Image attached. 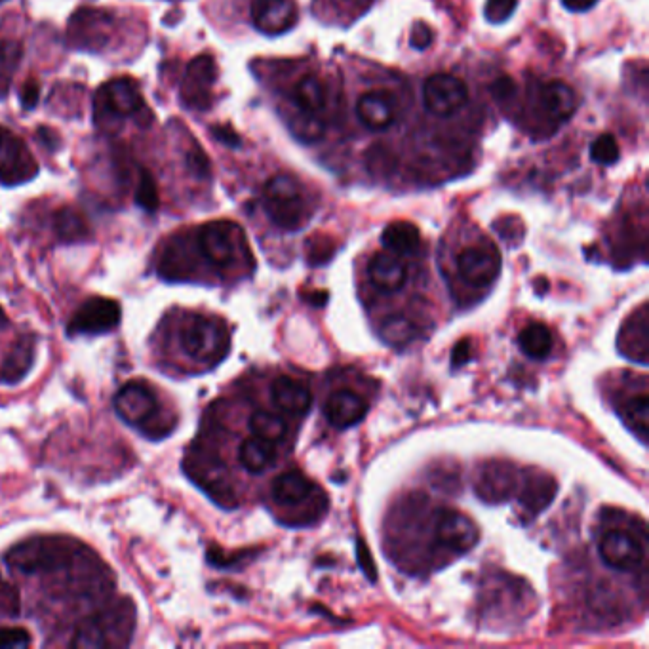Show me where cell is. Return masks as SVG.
<instances>
[{
    "label": "cell",
    "instance_id": "1",
    "mask_svg": "<svg viewBox=\"0 0 649 649\" xmlns=\"http://www.w3.org/2000/svg\"><path fill=\"white\" fill-rule=\"evenodd\" d=\"M263 206L276 227L295 231L307 221V206L294 177L278 174L265 183Z\"/></svg>",
    "mask_w": 649,
    "mask_h": 649
},
{
    "label": "cell",
    "instance_id": "2",
    "mask_svg": "<svg viewBox=\"0 0 649 649\" xmlns=\"http://www.w3.org/2000/svg\"><path fill=\"white\" fill-rule=\"evenodd\" d=\"M185 354L202 364H216L229 353V332L217 318L193 316L181 330Z\"/></svg>",
    "mask_w": 649,
    "mask_h": 649
},
{
    "label": "cell",
    "instance_id": "3",
    "mask_svg": "<svg viewBox=\"0 0 649 649\" xmlns=\"http://www.w3.org/2000/svg\"><path fill=\"white\" fill-rule=\"evenodd\" d=\"M6 562L14 570L37 573V571L63 570L71 562V556L61 541L35 539L12 549L6 556Z\"/></svg>",
    "mask_w": 649,
    "mask_h": 649
},
{
    "label": "cell",
    "instance_id": "4",
    "mask_svg": "<svg viewBox=\"0 0 649 649\" xmlns=\"http://www.w3.org/2000/svg\"><path fill=\"white\" fill-rule=\"evenodd\" d=\"M39 172V164L27 149L25 141L8 128L0 126V183L14 187L31 181Z\"/></svg>",
    "mask_w": 649,
    "mask_h": 649
},
{
    "label": "cell",
    "instance_id": "5",
    "mask_svg": "<svg viewBox=\"0 0 649 649\" xmlns=\"http://www.w3.org/2000/svg\"><path fill=\"white\" fill-rule=\"evenodd\" d=\"M113 27L115 21L109 12L98 8H82L69 21V44L79 50L99 52L109 44Z\"/></svg>",
    "mask_w": 649,
    "mask_h": 649
},
{
    "label": "cell",
    "instance_id": "6",
    "mask_svg": "<svg viewBox=\"0 0 649 649\" xmlns=\"http://www.w3.org/2000/svg\"><path fill=\"white\" fill-rule=\"evenodd\" d=\"M242 244V231L231 221H210L198 233V246L204 257L221 269L231 267Z\"/></svg>",
    "mask_w": 649,
    "mask_h": 649
},
{
    "label": "cell",
    "instance_id": "7",
    "mask_svg": "<svg viewBox=\"0 0 649 649\" xmlns=\"http://www.w3.org/2000/svg\"><path fill=\"white\" fill-rule=\"evenodd\" d=\"M115 410L128 425L145 431V427L157 417V396L147 383L130 381L115 396Z\"/></svg>",
    "mask_w": 649,
    "mask_h": 649
},
{
    "label": "cell",
    "instance_id": "8",
    "mask_svg": "<svg viewBox=\"0 0 649 649\" xmlns=\"http://www.w3.org/2000/svg\"><path fill=\"white\" fill-rule=\"evenodd\" d=\"M469 101L465 82L450 73H438L423 86V103L436 117H452Z\"/></svg>",
    "mask_w": 649,
    "mask_h": 649
},
{
    "label": "cell",
    "instance_id": "9",
    "mask_svg": "<svg viewBox=\"0 0 649 649\" xmlns=\"http://www.w3.org/2000/svg\"><path fill=\"white\" fill-rule=\"evenodd\" d=\"M217 80V65L210 54H202L187 65L181 99L187 107L206 111L212 105V90Z\"/></svg>",
    "mask_w": 649,
    "mask_h": 649
},
{
    "label": "cell",
    "instance_id": "10",
    "mask_svg": "<svg viewBox=\"0 0 649 649\" xmlns=\"http://www.w3.org/2000/svg\"><path fill=\"white\" fill-rule=\"evenodd\" d=\"M120 322V305L115 299L92 297L73 315L67 330L71 335H99L111 332Z\"/></svg>",
    "mask_w": 649,
    "mask_h": 649
},
{
    "label": "cell",
    "instance_id": "11",
    "mask_svg": "<svg viewBox=\"0 0 649 649\" xmlns=\"http://www.w3.org/2000/svg\"><path fill=\"white\" fill-rule=\"evenodd\" d=\"M98 115L105 113L111 117H139L147 107L141 98L136 80L115 79L101 86L98 92Z\"/></svg>",
    "mask_w": 649,
    "mask_h": 649
},
{
    "label": "cell",
    "instance_id": "12",
    "mask_svg": "<svg viewBox=\"0 0 649 649\" xmlns=\"http://www.w3.org/2000/svg\"><path fill=\"white\" fill-rule=\"evenodd\" d=\"M457 271L471 286H488L499 276L501 257L492 246H471L457 257Z\"/></svg>",
    "mask_w": 649,
    "mask_h": 649
},
{
    "label": "cell",
    "instance_id": "13",
    "mask_svg": "<svg viewBox=\"0 0 649 649\" xmlns=\"http://www.w3.org/2000/svg\"><path fill=\"white\" fill-rule=\"evenodd\" d=\"M480 537L478 526L469 516L457 511H444L436 522V541L453 552H469Z\"/></svg>",
    "mask_w": 649,
    "mask_h": 649
},
{
    "label": "cell",
    "instance_id": "14",
    "mask_svg": "<svg viewBox=\"0 0 649 649\" xmlns=\"http://www.w3.org/2000/svg\"><path fill=\"white\" fill-rule=\"evenodd\" d=\"M602 560L619 571L636 570L644 562L642 543L625 531H610L598 545Z\"/></svg>",
    "mask_w": 649,
    "mask_h": 649
},
{
    "label": "cell",
    "instance_id": "15",
    "mask_svg": "<svg viewBox=\"0 0 649 649\" xmlns=\"http://www.w3.org/2000/svg\"><path fill=\"white\" fill-rule=\"evenodd\" d=\"M356 115L368 130L383 132L391 128L398 117V101L385 90L368 92L358 99Z\"/></svg>",
    "mask_w": 649,
    "mask_h": 649
},
{
    "label": "cell",
    "instance_id": "16",
    "mask_svg": "<svg viewBox=\"0 0 649 649\" xmlns=\"http://www.w3.org/2000/svg\"><path fill=\"white\" fill-rule=\"evenodd\" d=\"M252 18L261 33L280 35L294 27L297 8L294 0H256L252 6Z\"/></svg>",
    "mask_w": 649,
    "mask_h": 649
},
{
    "label": "cell",
    "instance_id": "17",
    "mask_svg": "<svg viewBox=\"0 0 649 649\" xmlns=\"http://www.w3.org/2000/svg\"><path fill=\"white\" fill-rule=\"evenodd\" d=\"M516 490V471L505 463L486 465L476 482V493L486 503H505Z\"/></svg>",
    "mask_w": 649,
    "mask_h": 649
},
{
    "label": "cell",
    "instance_id": "18",
    "mask_svg": "<svg viewBox=\"0 0 649 649\" xmlns=\"http://www.w3.org/2000/svg\"><path fill=\"white\" fill-rule=\"evenodd\" d=\"M324 413L326 419L337 429H349L368 415V402L353 391H335L328 398Z\"/></svg>",
    "mask_w": 649,
    "mask_h": 649
},
{
    "label": "cell",
    "instance_id": "19",
    "mask_svg": "<svg viewBox=\"0 0 649 649\" xmlns=\"http://www.w3.org/2000/svg\"><path fill=\"white\" fill-rule=\"evenodd\" d=\"M368 275L377 290L381 292H398L408 278L406 265L393 252L375 254L368 265Z\"/></svg>",
    "mask_w": 649,
    "mask_h": 649
},
{
    "label": "cell",
    "instance_id": "20",
    "mask_svg": "<svg viewBox=\"0 0 649 649\" xmlns=\"http://www.w3.org/2000/svg\"><path fill=\"white\" fill-rule=\"evenodd\" d=\"M271 398H273L276 408H280L282 412L292 413V415L309 412L311 402H313L309 389L288 375H280L273 381Z\"/></svg>",
    "mask_w": 649,
    "mask_h": 649
},
{
    "label": "cell",
    "instance_id": "21",
    "mask_svg": "<svg viewBox=\"0 0 649 649\" xmlns=\"http://www.w3.org/2000/svg\"><path fill=\"white\" fill-rule=\"evenodd\" d=\"M539 99H541V107L545 109L547 117L562 122L575 113L577 107V96L573 92V88L568 86L566 82H547L543 84L541 92H539Z\"/></svg>",
    "mask_w": 649,
    "mask_h": 649
},
{
    "label": "cell",
    "instance_id": "22",
    "mask_svg": "<svg viewBox=\"0 0 649 649\" xmlns=\"http://www.w3.org/2000/svg\"><path fill=\"white\" fill-rule=\"evenodd\" d=\"M381 242L396 256H412L421 246V233L413 223L396 221L383 231Z\"/></svg>",
    "mask_w": 649,
    "mask_h": 649
},
{
    "label": "cell",
    "instance_id": "23",
    "mask_svg": "<svg viewBox=\"0 0 649 649\" xmlns=\"http://www.w3.org/2000/svg\"><path fill=\"white\" fill-rule=\"evenodd\" d=\"M240 465L252 474L267 471L276 461V450L273 442L252 436L242 442L238 450Z\"/></svg>",
    "mask_w": 649,
    "mask_h": 649
},
{
    "label": "cell",
    "instance_id": "24",
    "mask_svg": "<svg viewBox=\"0 0 649 649\" xmlns=\"http://www.w3.org/2000/svg\"><path fill=\"white\" fill-rule=\"evenodd\" d=\"M292 99L301 113L316 115L326 105L324 84L315 75H305L295 82Z\"/></svg>",
    "mask_w": 649,
    "mask_h": 649
},
{
    "label": "cell",
    "instance_id": "25",
    "mask_svg": "<svg viewBox=\"0 0 649 649\" xmlns=\"http://www.w3.org/2000/svg\"><path fill=\"white\" fill-rule=\"evenodd\" d=\"M311 492L313 484L301 472H284L273 482V497L284 505H299Z\"/></svg>",
    "mask_w": 649,
    "mask_h": 649
},
{
    "label": "cell",
    "instance_id": "26",
    "mask_svg": "<svg viewBox=\"0 0 649 649\" xmlns=\"http://www.w3.org/2000/svg\"><path fill=\"white\" fill-rule=\"evenodd\" d=\"M518 345L522 353L528 354L533 360H543L552 351L551 330L541 322H531L518 335Z\"/></svg>",
    "mask_w": 649,
    "mask_h": 649
},
{
    "label": "cell",
    "instance_id": "27",
    "mask_svg": "<svg viewBox=\"0 0 649 649\" xmlns=\"http://www.w3.org/2000/svg\"><path fill=\"white\" fill-rule=\"evenodd\" d=\"M54 231L63 242H80L90 236V227L86 217L77 208H61L54 216Z\"/></svg>",
    "mask_w": 649,
    "mask_h": 649
},
{
    "label": "cell",
    "instance_id": "28",
    "mask_svg": "<svg viewBox=\"0 0 649 649\" xmlns=\"http://www.w3.org/2000/svg\"><path fill=\"white\" fill-rule=\"evenodd\" d=\"M31 362H33V341L29 337H25V339H21L20 343H16L12 353L6 356L4 368H2L4 379L10 383H16L18 379L29 372Z\"/></svg>",
    "mask_w": 649,
    "mask_h": 649
},
{
    "label": "cell",
    "instance_id": "29",
    "mask_svg": "<svg viewBox=\"0 0 649 649\" xmlns=\"http://www.w3.org/2000/svg\"><path fill=\"white\" fill-rule=\"evenodd\" d=\"M250 431L257 438H263L267 442H278L288 433V425L284 417L273 412H256L250 417Z\"/></svg>",
    "mask_w": 649,
    "mask_h": 649
},
{
    "label": "cell",
    "instance_id": "30",
    "mask_svg": "<svg viewBox=\"0 0 649 649\" xmlns=\"http://www.w3.org/2000/svg\"><path fill=\"white\" fill-rule=\"evenodd\" d=\"M623 419L627 421L630 429L638 434L642 442H646L649 433V400L646 394L630 398L623 406Z\"/></svg>",
    "mask_w": 649,
    "mask_h": 649
},
{
    "label": "cell",
    "instance_id": "31",
    "mask_svg": "<svg viewBox=\"0 0 649 649\" xmlns=\"http://www.w3.org/2000/svg\"><path fill=\"white\" fill-rule=\"evenodd\" d=\"M415 335H417V328L404 316H393L381 326L383 341L393 347L408 345Z\"/></svg>",
    "mask_w": 649,
    "mask_h": 649
},
{
    "label": "cell",
    "instance_id": "32",
    "mask_svg": "<svg viewBox=\"0 0 649 649\" xmlns=\"http://www.w3.org/2000/svg\"><path fill=\"white\" fill-rule=\"evenodd\" d=\"M136 202L145 212H157L158 210L160 198H158L157 183H155V177L151 176L147 170H143L139 176Z\"/></svg>",
    "mask_w": 649,
    "mask_h": 649
},
{
    "label": "cell",
    "instance_id": "33",
    "mask_svg": "<svg viewBox=\"0 0 649 649\" xmlns=\"http://www.w3.org/2000/svg\"><path fill=\"white\" fill-rule=\"evenodd\" d=\"M590 158L600 166H611L619 160V145L611 134H604L590 147Z\"/></svg>",
    "mask_w": 649,
    "mask_h": 649
},
{
    "label": "cell",
    "instance_id": "34",
    "mask_svg": "<svg viewBox=\"0 0 649 649\" xmlns=\"http://www.w3.org/2000/svg\"><path fill=\"white\" fill-rule=\"evenodd\" d=\"M552 493H554L552 480L543 482V478H541V480L531 482L530 486L526 488L524 497H522V503L528 505V507H533V509H541V507H545V505L551 503Z\"/></svg>",
    "mask_w": 649,
    "mask_h": 649
},
{
    "label": "cell",
    "instance_id": "35",
    "mask_svg": "<svg viewBox=\"0 0 649 649\" xmlns=\"http://www.w3.org/2000/svg\"><path fill=\"white\" fill-rule=\"evenodd\" d=\"M292 128H294L295 136L305 139V141L318 139L324 134L322 122L316 118V115H309V113H301V117L294 120Z\"/></svg>",
    "mask_w": 649,
    "mask_h": 649
},
{
    "label": "cell",
    "instance_id": "36",
    "mask_svg": "<svg viewBox=\"0 0 649 649\" xmlns=\"http://www.w3.org/2000/svg\"><path fill=\"white\" fill-rule=\"evenodd\" d=\"M31 644L29 630L21 627H2L0 629V648L21 649Z\"/></svg>",
    "mask_w": 649,
    "mask_h": 649
},
{
    "label": "cell",
    "instance_id": "37",
    "mask_svg": "<svg viewBox=\"0 0 649 649\" xmlns=\"http://www.w3.org/2000/svg\"><path fill=\"white\" fill-rule=\"evenodd\" d=\"M518 0H488L484 6V16L492 23H503L511 18L512 12L516 10Z\"/></svg>",
    "mask_w": 649,
    "mask_h": 649
},
{
    "label": "cell",
    "instance_id": "38",
    "mask_svg": "<svg viewBox=\"0 0 649 649\" xmlns=\"http://www.w3.org/2000/svg\"><path fill=\"white\" fill-rule=\"evenodd\" d=\"M187 166H189V170L195 176H210V160H208V157L204 155V151L200 147H197V145L187 153Z\"/></svg>",
    "mask_w": 649,
    "mask_h": 649
},
{
    "label": "cell",
    "instance_id": "39",
    "mask_svg": "<svg viewBox=\"0 0 649 649\" xmlns=\"http://www.w3.org/2000/svg\"><path fill=\"white\" fill-rule=\"evenodd\" d=\"M433 29L427 23H415L412 29V37H410V44L415 50H425L433 44Z\"/></svg>",
    "mask_w": 649,
    "mask_h": 649
},
{
    "label": "cell",
    "instance_id": "40",
    "mask_svg": "<svg viewBox=\"0 0 649 649\" xmlns=\"http://www.w3.org/2000/svg\"><path fill=\"white\" fill-rule=\"evenodd\" d=\"M21 105L25 109H35L40 99V84L37 79H29L21 88Z\"/></svg>",
    "mask_w": 649,
    "mask_h": 649
},
{
    "label": "cell",
    "instance_id": "41",
    "mask_svg": "<svg viewBox=\"0 0 649 649\" xmlns=\"http://www.w3.org/2000/svg\"><path fill=\"white\" fill-rule=\"evenodd\" d=\"M210 132H212V136H214L219 143H223V145H227V147H240V136L236 134L235 130H233L231 126H227V124H217V126H214Z\"/></svg>",
    "mask_w": 649,
    "mask_h": 649
},
{
    "label": "cell",
    "instance_id": "42",
    "mask_svg": "<svg viewBox=\"0 0 649 649\" xmlns=\"http://www.w3.org/2000/svg\"><path fill=\"white\" fill-rule=\"evenodd\" d=\"M490 90H492L493 96L497 99L511 98L512 94H514V82H512L511 77L503 75V77H499V79L493 82Z\"/></svg>",
    "mask_w": 649,
    "mask_h": 649
},
{
    "label": "cell",
    "instance_id": "43",
    "mask_svg": "<svg viewBox=\"0 0 649 649\" xmlns=\"http://www.w3.org/2000/svg\"><path fill=\"white\" fill-rule=\"evenodd\" d=\"M356 551H358V564H360V566L364 568L366 575H368L370 579H374V566L370 564V554H368V549H366L364 541H358V547H356Z\"/></svg>",
    "mask_w": 649,
    "mask_h": 649
},
{
    "label": "cell",
    "instance_id": "44",
    "mask_svg": "<svg viewBox=\"0 0 649 649\" xmlns=\"http://www.w3.org/2000/svg\"><path fill=\"white\" fill-rule=\"evenodd\" d=\"M571 12H587L598 0H562Z\"/></svg>",
    "mask_w": 649,
    "mask_h": 649
},
{
    "label": "cell",
    "instance_id": "45",
    "mask_svg": "<svg viewBox=\"0 0 649 649\" xmlns=\"http://www.w3.org/2000/svg\"><path fill=\"white\" fill-rule=\"evenodd\" d=\"M469 351H471V345H469V343H459V345L455 347V351H453V360H455L457 366L463 364V362H467Z\"/></svg>",
    "mask_w": 649,
    "mask_h": 649
},
{
    "label": "cell",
    "instance_id": "46",
    "mask_svg": "<svg viewBox=\"0 0 649 649\" xmlns=\"http://www.w3.org/2000/svg\"><path fill=\"white\" fill-rule=\"evenodd\" d=\"M345 2L354 8H366L370 4V0H345Z\"/></svg>",
    "mask_w": 649,
    "mask_h": 649
},
{
    "label": "cell",
    "instance_id": "47",
    "mask_svg": "<svg viewBox=\"0 0 649 649\" xmlns=\"http://www.w3.org/2000/svg\"><path fill=\"white\" fill-rule=\"evenodd\" d=\"M8 592H12V590H10V587H6L4 581L0 579V594H8Z\"/></svg>",
    "mask_w": 649,
    "mask_h": 649
},
{
    "label": "cell",
    "instance_id": "48",
    "mask_svg": "<svg viewBox=\"0 0 649 649\" xmlns=\"http://www.w3.org/2000/svg\"><path fill=\"white\" fill-rule=\"evenodd\" d=\"M0 322H6V316H4L2 309H0Z\"/></svg>",
    "mask_w": 649,
    "mask_h": 649
}]
</instances>
